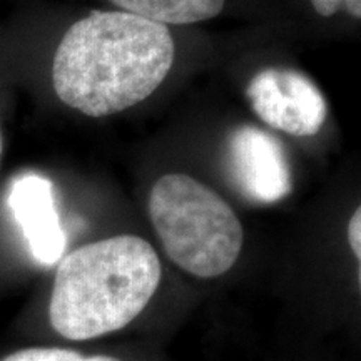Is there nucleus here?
Segmentation results:
<instances>
[{
    "mask_svg": "<svg viewBox=\"0 0 361 361\" xmlns=\"http://www.w3.org/2000/svg\"><path fill=\"white\" fill-rule=\"evenodd\" d=\"M2 361H121L112 356H85L78 351L62 348H27L8 355Z\"/></svg>",
    "mask_w": 361,
    "mask_h": 361,
    "instance_id": "nucleus-8",
    "label": "nucleus"
},
{
    "mask_svg": "<svg viewBox=\"0 0 361 361\" xmlns=\"http://www.w3.org/2000/svg\"><path fill=\"white\" fill-rule=\"evenodd\" d=\"M251 109L269 128L310 137L328 119V104L313 80L303 72L283 67L259 71L246 87Z\"/></svg>",
    "mask_w": 361,
    "mask_h": 361,
    "instance_id": "nucleus-4",
    "label": "nucleus"
},
{
    "mask_svg": "<svg viewBox=\"0 0 361 361\" xmlns=\"http://www.w3.org/2000/svg\"><path fill=\"white\" fill-rule=\"evenodd\" d=\"M348 241L351 246V251L355 252L356 259H361V211L360 207L351 216L348 224Z\"/></svg>",
    "mask_w": 361,
    "mask_h": 361,
    "instance_id": "nucleus-10",
    "label": "nucleus"
},
{
    "mask_svg": "<svg viewBox=\"0 0 361 361\" xmlns=\"http://www.w3.org/2000/svg\"><path fill=\"white\" fill-rule=\"evenodd\" d=\"M2 146H4V142H2V130H0V156H2Z\"/></svg>",
    "mask_w": 361,
    "mask_h": 361,
    "instance_id": "nucleus-11",
    "label": "nucleus"
},
{
    "mask_svg": "<svg viewBox=\"0 0 361 361\" xmlns=\"http://www.w3.org/2000/svg\"><path fill=\"white\" fill-rule=\"evenodd\" d=\"M7 202L32 258L44 266L59 263L66 250V234L51 180L39 174H24L13 180Z\"/></svg>",
    "mask_w": 361,
    "mask_h": 361,
    "instance_id": "nucleus-6",
    "label": "nucleus"
},
{
    "mask_svg": "<svg viewBox=\"0 0 361 361\" xmlns=\"http://www.w3.org/2000/svg\"><path fill=\"white\" fill-rule=\"evenodd\" d=\"M149 216L169 259L192 276H221L243 250L245 231L233 207L188 174L156 180Z\"/></svg>",
    "mask_w": 361,
    "mask_h": 361,
    "instance_id": "nucleus-3",
    "label": "nucleus"
},
{
    "mask_svg": "<svg viewBox=\"0 0 361 361\" xmlns=\"http://www.w3.org/2000/svg\"><path fill=\"white\" fill-rule=\"evenodd\" d=\"M159 281V256L146 239L123 234L85 245L57 268L52 328L74 341L123 329L146 308Z\"/></svg>",
    "mask_w": 361,
    "mask_h": 361,
    "instance_id": "nucleus-2",
    "label": "nucleus"
},
{
    "mask_svg": "<svg viewBox=\"0 0 361 361\" xmlns=\"http://www.w3.org/2000/svg\"><path fill=\"white\" fill-rule=\"evenodd\" d=\"M123 12L166 25L196 24L213 19L223 11L224 0H111Z\"/></svg>",
    "mask_w": 361,
    "mask_h": 361,
    "instance_id": "nucleus-7",
    "label": "nucleus"
},
{
    "mask_svg": "<svg viewBox=\"0 0 361 361\" xmlns=\"http://www.w3.org/2000/svg\"><path fill=\"white\" fill-rule=\"evenodd\" d=\"M228 162L233 180L252 202L273 204L291 192V169L279 139L255 126H239L229 135Z\"/></svg>",
    "mask_w": 361,
    "mask_h": 361,
    "instance_id": "nucleus-5",
    "label": "nucleus"
},
{
    "mask_svg": "<svg viewBox=\"0 0 361 361\" xmlns=\"http://www.w3.org/2000/svg\"><path fill=\"white\" fill-rule=\"evenodd\" d=\"M311 4L322 17H331L340 11H346L355 19L361 17V0H311Z\"/></svg>",
    "mask_w": 361,
    "mask_h": 361,
    "instance_id": "nucleus-9",
    "label": "nucleus"
},
{
    "mask_svg": "<svg viewBox=\"0 0 361 361\" xmlns=\"http://www.w3.org/2000/svg\"><path fill=\"white\" fill-rule=\"evenodd\" d=\"M173 62L168 27L129 12L96 11L62 37L52 84L66 106L104 117L147 99L168 78Z\"/></svg>",
    "mask_w": 361,
    "mask_h": 361,
    "instance_id": "nucleus-1",
    "label": "nucleus"
}]
</instances>
